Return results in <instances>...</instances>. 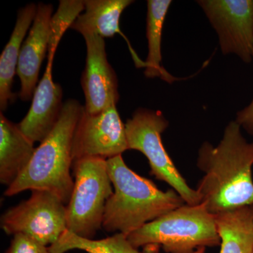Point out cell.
<instances>
[{"label": "cell", "mask_w": 253, "mask_h": 253, "mask_svg": "<svg viewBox=\"0 0 253 253\" xmlns=\"http://www.w3.org/2000/svg\"><path fill=\"white\" fill-rule=\"evenodd\" d=\"M129 150L126 125L116 105L97 114L83 110L75 131L72 146L73 161L95 156L109 159Z\"/></svg>", "instance_id": "cell-9"}, {"label": "cell", "mask_w": 253, "mask_h": 253, "mask_svg": "<svg viewBox=\"0 0 253 253\" xmlns=\"http://www.w3.org/2000/svg\"><path fill=\"white\" fill-rule=\"evenodd\" d=\"M85 4L83 0H61L57 11L53 14L50 23L48 59H54L56 48L68 28H71Z\"/></svg>", "instance_id": "cell-19"}, {"label": "cell", "mask_w": 253, "mask_h": 253, "mask_svg": "<svg viewBox=\"0 0 253 253\" xmlns=\"http://www.w3.org/2000/svg\"><path fill=\"white\" fill-rule=\"evenodd\" d=\"M214 215L221 239L219 253H252L253 211L251 206Z\"/></svg>", "instance_id": "cell-16"}, {"label": "cell", "mask_w": 253, "mask_h": 253, "mask_svg": "<svg viewBox=\"0 0 253 253\" xmlns=\"http://www.w3.org/2000/svg\"><path fill=\"white\" fill-rule=\"evenodd\" d=\"M251 208H252L253 211V204L252 205V206H251ZM252 253H253V252H252Z\"/></svg>", "instance_id": "cell-23"}, {"label": "cell", "mask_w": 253, "mask_h": 253, "mask_svg": "<svg viewBox=\"0 0 253 253\" xmlns=\"http://www.w3.org/2000/svg\"><path fill=\"white\" fill-rule=\"evenodd\" d=\"M84 38L86 59L81 85L85 96L84 111L97 114L117 104L120 97L117 76L108 61L104 38L95 35Z\"/></svg>", "instance_id": "cell-10"}, {"label": "cell", "mask_w": 253, "mask_h": 253, "mask_svg": "<svg viewBox=\"0 0 253 253\" xmlns=\"http://www.w3.org/2000/svg\"><path fill=\"white\" fill-rule=\"evenodd\" d=\"M36 151L34 142L18 124L0 113V181L9 186L27 168Z\"/></svg>", "instance_id": "cell-14"}, {"label": "cell", "mask_w": 253, "mask_h": 253, "mask_svg": "<svg viewBox=\"0 0 253 253\" xmlns=\"http://www.w3.org/2000/svg\"><path fill=\"white\" fill-rule=\"evenodd\" d=\"M73 249L88 253H144L134 248L128 241L127 236L122 233L104 239L92 240L84 239L66 230L49 247V253H65Z\"/></svg>", "instance_id": "cell-18"}, {"label": "cell", "mask_w": 253, "mask_h": 253, "mask_svg": "<svg viewBox=\"0 0 253 253\" xmlns=\"http://www.w3.org/2000/svg\"><path fill=\"white\" fill-rule=\"evenodd\" d=\"M38 5L28 4L18 10L17 20L11 38L0 57V109L1 112L14 102L11 91L15 73L17 71L20 51L28 28L36 17Z\"/></svg>", "instance_id": "cell-15"}, {"label": "cell", "mask_w": 253, "mask_h": 253, "mask_svg": "<svg viewBox=\"0 0 253 253\" xmlns=\"http://www.w3.org/2000/svg\"><path fill=\"white\" fill-rule=\"evenodd\" d=\"M52 13V5L38 4L29 34L21 46L16 73L21 81L20 99L24 101L33 98L37 87L41 65L48 51Z\"/></svg>", "instance_id": "cell-11"}, {"label": "cell", "mask_w": 253, "mask_h": 253, "mask_svg": "<svg viewBox=\"0 0 253 253\" xmlns=\"http://www.w3.org/2000/svg\"><path fill=\"white\" fill-rule=\"evenodd\" d=\"M5 253H49V247L23 234H15Z\"/></svg>", "instance_id": "cell-20"}, {"label": "cell", "mask_w": 253, "mask_h": 253, "mask_svg": "<svg viewBox=\"0 0 253 253\" xmlns=\"http://www.w3.org/2000/svg\"><path fill=\"white\" fill-rule=\"evenodd\" d=\"M8 235L23 234L44 246L55 244L67 230V206L44 190H33L31 197L1 216Z\"/></svg>", "instance_id": "cell-7"}, {"label": "cell", "mask_w": 253, "mask_h": 253, "mask_svg": "<svg viewBox=\"0 0 253 253\" xmlns=\"http://www.w3.org/2000/svg\"><path fill=\"white\" fill-rule=\"evenodd\" d=\"M134 248L161 246L167 253H194L220 246L214 214L203 205L180 208L150 221L127 236Z\"/></svg>", "instance_id": "cell-4"}, {"label": "cell", "mask_w": 253, "mask_h": 253, "mask_svg": "<svg viewBox=\"0 0 253 253\" xmlns=\"http://www.w3.org/2000/svg\"><path fill=\"white\" fill-rule=\"evenodd\" d=\"M236 123L253 136V99L251 104L237 113Z\"/></svg>", "instance_id": "cell-21"}, {"label": "cell", "mask_w": 253, "mask_h": 253, "mask_svg": "<svg viewBox=\"0 0 253 253\" xmlns=\"http://www.w3.org/2000/svg\"><path fill=\"white\" fill-rule=\"evenodd\" d=\"M83 110L84 106L77 100L63 103L57 124L36 148L27 168L8 186L5 196H14L26 190H44L67 206L75 183L71 175L73 136Z\"/></svg>", "instance_id": "cell-3"}, {"label": "cell", "mask_w": 253, "mask_h": 253, "mask_svg": "<svg viewBox=\"0 0 253 253\" xmlns=\"http://www.w3.org/2000/svg\"><path fill=\"white\" fill-rule=\"evenodd\" d=\"M172 4L170 0H149L146 23L148 40L147 59L145 61L144 75L146 78H160L168 83L178 81L163 67L161 41L165 18Z\"/></svg>", "instance_id": "cell-17"}, {"label": "cell", "mask_w": 253, "mask_h": 253, "mask_svg": "<svg viewBox=\"0 0 253 253\" xmlns=\"http://www.w3.org/2000/svg\"><path fill=\"white\" fill-rule=\"evenodd\" d=\"M169 123L159 111L136 110L126 124L129 150L140 151L149 160L151 174L168 183L189 206L201 204L197 191L191 189L176 169L163 146L161 134Z\"/></svg>", "instance_id": "cell-6"}, {"label": "cell", "mask_w": 253, "mask_h": 253, "mask_svg": "<svg viewBox=\"0 0 253 253\" xmlns=\"http://www.w3.org/2000/svg\"><path fill=\"white\" fill-rule=\"evenodd\" d=\"M219 36L223 54L253 60V0L198 1Z\"/></svg>", "instance_id": "cell-8"}, {"label": "cell", "mask_w": 253, "mask_h": 253, "mask_svg": "<svg viewBox=\"0 0 253 253\" xmlns=\"http://www.w3.org/2000/svg\"><path fill=\"white\" fill-rule=\"evenodd\" d=\"M206 248H199L194 253H205Z\"/></svg>", "instance_id": "cell-22"}, {"label": "cell", "mask_w": 253, "mask_h": 253, "mask_svg": "<svg viewBox=\"0 0 253 253\" xmlns=\"http://www.w3.org/2000/svg\"><path fill=\"white\" fill-rule=\"evenodd\" d=\"M107 168L114 191L105 208L102 227L106 231L128 236L186 204L174 189L162 191L129 169L121 155L107 159Z\"/></svg>", "instance_id": "cell-2"}, {"label": "cell", "mask_w": 253, "mask_h": 253, "mask_svg": "<svg viewBox=\"0 0 253 253\" xmlns=\"http://www.w3.org/2000/svg\"><path fill=\"white\" fill-rule=\"evenodd\" d=\"M133 2L131 0H85L84 12L78 16L71 28L83 37L95 35L104 39L113 38L118 33L127 42L136 67L145 68V61L137 56L120 29V18L123 11Z\"/></svg>", "instance_id": "cell-13"}, {"label": "cell", "mask_w": 253, "mask_h": 253, "mask_svg": "<svg viewBox=\"0 0 253 253\" xmlns=\"http://www.w3.org/2000/svg\"><path fill=\"white\" fill-rule=\"evenodd\" d=\"M236 121L229 123L220 143L200 148L197 166L205 173L198 184L201 204L212 214L253 204V142Z\"/></svg>", "instance_id": "cell-1"}, {"label": "cell", "mask_w": 253, "mask_h": 253, "mask_svg": "<svg viewBox=\"0 0 253 253\" xmlns=\"http://www.w3.org/2000/svg\"><path fill=\"white\" fill-rule=\"evenodd\" d=\"M73 163L76 180L67 205V230L92 239L102 226L106 203L113 194L107 159L88 156Z\"/></svg>", "instance_id": "cell-5"}, {"label": "cell", "mask_w": 253, "mask_h": 253, "mask_svg": "<svg viewBox=\"0 0 253 253\" xmlns=\"http://www.w3.org/2000/svg\"><path fill=\"white\" fill-rule=\"evenodd\" d=\"M53 60H48L44 76L37 86L29 111L18 126L33 142H42L59 121L63 107L62 88L53 81Z\"/></svg>", "instance_id": "cell-12"}]
</instances>
